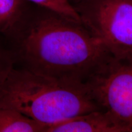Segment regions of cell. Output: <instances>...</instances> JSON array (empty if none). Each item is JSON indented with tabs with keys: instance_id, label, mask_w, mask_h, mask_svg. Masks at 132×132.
Segmentation results:
<instances>
[{
	"instance_id": "cell-1",
	"label": "cell",
	"mask_w": 132,
	"mask_h": 132,
	"mask_svg": "<svg viewBox=\"0 0 132 132\" xmlns=\"http://www.w3.org/2000/svg\"><path fill=\"white\" fill-rule=\"evenodd\" d=\"M1 36L15 67L56 78L85 82L111 55L82 23L29 2Z\"/></svg>"
},
{
	"instance_id": "cell-2",
	"label": "cell",
	"mask_w": 132,
	"mask_h": 132,
	"mask_svg": "<svg viewBox=\"0 0 132 132\" xmlns=\"http://www.w3.org/2000/svg\"><path fill=\"white\" fill-rule=\"evenodd\" d=\"M0 106L16 110L46 128L102 110L85 82L47 77L16 67L0 86Z\"/></svg>"
},
{
	"instance_id": "cell-3",
	"label": "cell",
	"mask_w": 132,
	"mask_h": 132,
	"mask_svg": "<svg viewBox=\"0 0 132 132\" xmlns=\"http://www.w3.org/2000/svg\"><path fill=\"white\" fill-rule=\"evenodd\" d=\"M73 7L111 56L132 57V0H81Z\"/></svg>"
},
{
	"instance_id": "cell-4",
	"label": "cell",
	"mask_w": 132,
	"mask_h": 132,
	"mask_svg": "<svg viewBox=\"0 0 132 132\" xmlns=\"http://www.w3.org/2000/svg\"><path fill=\"white\" fill-rule=\"evenodd\" d=\"M85 82L98 106L132 132V57L109 56Z\"/></svg>"
},
{
	"instance_id": "cell-5",
	"label": "cell",
	"mask_w": 132,
	"mask_h": 132,
	"mask_svg": "<svg viewBox=\"0 0 132 132\" xmlns=\"http://www.w3.org/2000/svg\"><path fill=\"white\" fill-rule=\"evenodd\" d=\"M45 132H129L108 112L98 110L47 127Z\"/></svg>"
},
{
	"instance_id": "cell-6",
	"label": "cell",
	"mask_w": 132,
	"mask_h": 132,
	"mask_svg": "<svg viewBox=\"0 0 132 132\" xmlns=\"http://www.w3.org/2000/svg\"><path fill=\"white\" fill-rule=\"evenodd\" d=\"M46 125L13 109L0 106V132H45Z\"/></svg>"
},
{
	"instance_id": "cell-7",
	"label": "cell",
	"mask_w": 132,
	"mask_h": 132,
	"mask_svg": "<svg viewBox=\"0 0 132 132\" xmlns=\"http://www.w3.org/2000/svg\"><path fill=\"white\" fill-rule=\"evenodd\" d=\"M28 3L25 0H0V35L15 22Z\"/></svg>"
},
{
	"instance_id": "cell-8",
	"label": "cell",
	"mask_w": 132,
	"mask_h": 132,
	"mask_svg": "<svg viewBox=\"0 0 132 132\" xmlns=\"http://www.w3.org/2000/svg\"><path fill=\"white\" fill-rule=\"evenodd\" d=\"M54 11L72 20L82 23L81 18L69 0H25Z\"/></svg>"
},
{
	"instance_id": "cell-9",
	"label": "cell",
	"mask_w": 132,
	"mask_h": 132,
	"mask_svg": "<svg viewBox=\"0 0 132 132\" xmlns=\"http://www.w3.org/2000/svg\"><path fill=\"white\" fill-rule=\"evenodd\" d=\"M14 67L15 62L12 53L2 37L0 39V86Z\"/></svg>"
},
{
	"instance_id": "cell-10",
	"label": "cell",
	"mask_w": 132,
	"mask_h": 132,
	"mask_svg": "<svg viewBox=\"0 0 132 132\" xmlns=\"http://www.w3.org/2000/svg\"><path fill=\"white\" fill-rule=\"evenodd\" d=\"M69 1H70V2L71 3V4L73 5V6L74 4H77V3H78V2H80V1H81V0H69Z\"/></svg>"
}]
</instances>
